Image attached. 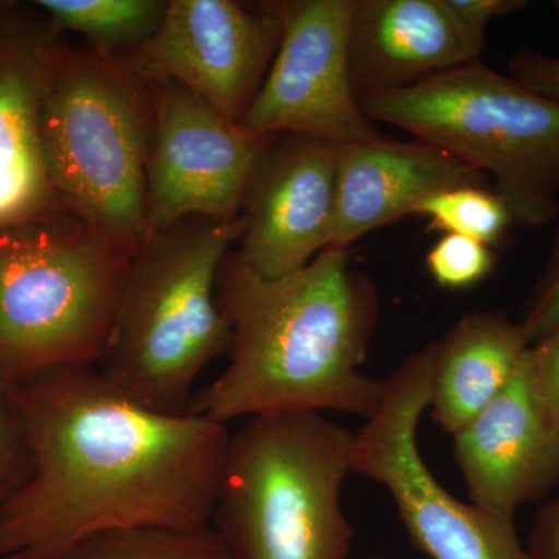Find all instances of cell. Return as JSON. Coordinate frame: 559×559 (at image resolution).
<instances>
[{"instance_id":"25","label":"cell","mask_w":559,"mask_h":559,"mask_svg":"<svg viewBox=\"0 0 559 559\" xmlns=\"http://www.w3.org/2000/svg\"><path fill=\"white\" fill-rule=\"evenodd\" d=\"M532 364L551 423L559 432V325L532 345Z\"/></svg>"},{"instance_id":"4","label":"cell","mask_w":559,"mask_h":559,"mask_svg":"<svg viewBox=\"0 0 559 559\" xmlns=\"http://www.w3.org/2000/svg\"><path fill=\"white\" fill-rule=\"evenodd\" d=\"M139 249L73 216L0 230V382L98 367Z\"/></svg>"},{"instance_id":"13","label":"cell","mask_w":559,"mask_h":559,"mask_svg":"<svg viewBox=\"0 0 559 559\" xmlns=\"http://www.w3.org/2000/svg\"><path fill=\"white\" fill-rule=\"evenodd\" d=\"M64 44L35 2L0 0V230L73 216L53 189L40 135Z\"/></svg>"},{"instance_id":"2","label":"cell","mask_w":559,"mask_h":559,"mask_svg":"<svg viewBox=\"0 0 559 559\" xmlns=\"http://www.w3.org/2000/svg\"><path fill=\"white\" fill-rule=\"evenodd\" d=\"M218 300L229 320V366L191 400L215 421L263 415L344 412L370 418L385 380L360 373L374 326L378 294L353 270L348 250L325 249L299 271L261 277L227 253Z\"/></svg>"},{"instance_id":"29","label":"cell","mask_w":559,"mask_h":559,"mask_svg":"<svg viewBox=\"0 0 559 559\" xmlns=\"http://www.w3.org/2000/svg\"><path fill=\"white\" fill-rule=\"evenodd\" d=\"M364 559H381V558H364Z\"/></svg>"},{"instance_id":"22","label":"cell","mask_w":559,"mask_h":559,"mask_svg":"<svg viewBox=\"0 0 559 559\" xmlns=\"http://www.w3.org/2000/svg\"><path fill=\"white\" fill-rule=\"evenodd\" d=\"M31 469L27 443L11 385L0 382V509Z\"/></svg>"},{"instance_id":"14","label":"cell","mask_w":559,"mask_h":559,"mask_svg":"<svg viewBox=\"0 0 559 559\" xmlns=\"http://www.w3.org/2000/svg\"><path fill=\"white\" fill-rule=\"evenodd\" d=\"M454 454L471 503L514 524L524 503L559 481V432L536 381L532 348L507 388L454 433Z\"/></svg>"},{"instance_id":"21","label":"cell","mask_w":559,"mask_h":559,"mask_svg":"<svg viewBox=\"0 0 559 559\" xmlns=\"http://www.w3.org/2000/svg\"><path fill=\"white\" fill-rule=\"evenodd\" d=\"M426 270L443 289L462 290L479 285L496 266L492 249L462 235H443L426 255Z\"/></svg>"},{"instance_id":"8","label":"cell","mask_w":559,"mask_h":559,"mask_svg":"<svg viewBox=\"0 0 559 559\" xmlns=\"http://www.w3.org/2000/svg\"><path fill=\"white\" fill-rule=\"evenodd\" d=\"M436 342L385 380L384 399L355 433L352 473L389 489L407 535L430 559H532L514 524L454 498L419 454L418 425L429 407Z\"/></svg>"},{"instance_id":"23","label":"cell","mask_w":559,"mask_h":559,"mask_svg":"<svg viewBox=\"0 0 559 559\" xmlns=\"http://www.w3.org/2000/svg\"><path fill=\"white\" fill-rule=\"evenodd\" d=\"M520 323L532 345L559 325V234L546 266L525 300Z\"/></svg>"},{"instance_id":"18","label":"cell","mask_w":559,"mask_h":559,"mask_svg":"<svg viewBox=\"0 0 559 559\" xmlns=\"http://www.w3.org/2000/svg\"><path fill=\"white\" fill-rule=\"evenodd\" d=\"M61 35L76 33L90 49L121 57L153 36L164 17L162 0H38Z\"/></svg>"},{"instance_id":"19","label":"cell","mask_w":559,"mask_h":559,"mask_svg":"<svg viewBox=\"0 0 559 559\" xmlns=\"http://www.w3.org/2000/svg\"><path fill=\"white\" fill-rule=\"evenodd\" d=\"M61 559H235L212 527L138 528L86 540Z\"/></svg>"},{"instance_id":"11","label":"cell","mask_w":559,"mask_h":559,"mask_svg":"<svg viewBox=\"0 0 559 559\" xmlns=\"http://www.w3.org/2000/svg\"><path fill=\"white\" fill-rule=\"evenodd\" d=\"M355 0L278 2L277 53L240 120L253 134H299L334 145L381 135L360 109L348 72V27Z\"/></svg>"},{"instance_id":"24","label":"cell","mask_w":559,"mask_h":559,"mask_svg":"<svg viewBox=\"0 0 559 559\" xmlns=\"http://www.w3.org/2000/svg\"><path fill=\"white\" fill-rule=\"evenodd\" d=\"M509 70L524 86L559 102V57L522 47L511 57Z\"/></svg>"},{"instance_id":"1","label":"cell","mask_w":559,"mask_h":559,"mask_svg":"<svg viewBox=\"0 0 559 559\" xmlns=\"http://www.w3.org/2000/svg\"><path fill=\"white\" fill-rule=\"evenodd\" d=\"M31 469L0 509V559H61L97 536L212 527L230 430L140 406L97 367L11 385Z\"/></svg>"},{"instance_id":"5","label":"cell","mask_w":559,"mask_h":559,"mask_svg":"<svg viewBox=\"0 0 559 559\" xmlns=\"http://www.w3.org/2000/svg\"><path fill=\"white\" fill-rule=\"evenodd\" d=\"M355 433L307 414L263 415L230 432L212 528L235 559H345L341 489Z\"/></svg>"},{"instance_id":"6","label":"cell","mask_w":559,"mask_h":559,"mask_svg":"<svg viewBox=\"0 0 559 559\" xmlns=\"http://www.w3.org/2000/svg\"><path fill=\"white\" fill-rule=\"evenodd\" d=\"M358 100L370 121L411 132L495 180L514 224L536 229L557 218L558 100L480 61Z\"/></svg>"},{"instance_id":"10","label":"cell","mask_w":559,"mask_h":559,"mask_svg":"<svg viewBox=\"0 0 559 559\" xmlns=\"http://www.w3.org/2000/svg\"><path fill=\"white\" fill-rule=\"evenodd\" d=\"M282 36L278 2L170 0L153 36L119 58L145 83L179 84L240 123Z\"/></svg>"},{"instance_id":"26","label":"cell","mask_w":559,"mask_h":559,"mask_svg":"<svg viewBox=\"0 0 559 559\" xmlns=\"http://www.w3.org/2000/svg\"><path fill=\"white\" fill-rule=\"evenodd\" d=\"M447 2L455 16L471 32L485 38H487L489 22L525 10L530 5L527 0H447Z\"/></svg>"},{"instance_id":"28","label":"cell","mask_w":559,"mask_h":559,"mask_svg":"<svg viewBox=\"0 0 559 559\" xmlns=\"http://www.w3.org/2000/svg\"><path fill=\"white\" fill-rule=\"evenodd\" d=\"M554 11H555V16H557V20L559 22V0H557V2H554Z\"/></svg>"},{"instance_id":"9","label":"cell","mask_w":559,"mask_h":559,"mask_svg":"<svg viewBox=\"0 0 559 559\" xmlns=\"http://www.w3.org/2000/svg\"><path fill=\"white\" fill-rule=\"evenodd\" d=\"M146 84L153 103L146 237L194 216L234 223L272 134L245 130L179 84Z\"/></svg>"},{"instance_id":"15","label":"cell","mask_w":559,"mask_h":559,"mask_svg":"<svg viewBox=\"0 0 559 559\" xmlns=\"http://www.w3.org/2000/svg\"><path fill=\"white\" fill-rule=\"evenodd\" d=\"M485 39L455 16L447 0H355L349 80L358 97L404 90L479 61Z\"/></svg>"},{"instance_id":"16","label":"cell","mask_w":559,"mask_h":559,"mask_svg":"<svg viewBox=\"0 0 559 559\" xmlns=\"http://www.w3.org/2000/svg\"><path fill=\"white\" fill-rule=\"evenodd\" d=\"M487 176L447 151L414 140L337 146L336 219L329 249L412 215L419 202L457 187H487Z\"/></svg>"},{"instance_id":"12","label":"cell","mask_w":559,"mask_h":559,"mask_svg":"<svg viewBox=\"0 0 559 559\" xmlns=\"http://www.w3.org/2000/svg\"><path fill=\"white\" fill-rule=\"evenodd\" d=\"M337 146L272 134L242 198L240 259L261 277L299 271L330 248L337 201Z\"/></svg>"},{"instance_id":"17","label":"cell","mask_w":559,"mask_h":559,"mask_svg":"<svg viewBox=\"0 0 559 559\" xmlns=\"http://www.w3.org/2000/svg\"><path fill=\"white\" fill-rule=\"evenodd\" d=\"M530 348L521 323L503 312L463 316L436 342L429 399L433 421L457 433L507 388Z\"/></svg>"},{"instance_id":"20","label":"cell","mask_w":559,"mask_h":559,"mask_svg":"<svg viewBox=\"0 0 559 559\" xmlns=\"http://www.w3.org/2000/svg\"><path fill=\"white\" fill-rule=\"evenodd\" d=\"M412 215L428 219L430 230L462 235L491 248L502 240L513 216L506 201L487 187H457L419 202Z\"/></svg>"},{"instance_id":"27","label":"cell","mask_w":559,"mask_h":559,"mask_svg":"<svg viewBox=\"0 0 559 559\" xmlns=\"http://www.w3.org/2000/svg\"><path fill=\"white\" fill-rule=\"evenodd\" d=\"M527 550L532 559H559V498L536 511Z\"/></svg>"},{"instance_id":"7","label":"cell","mask_w":559,"mask_h":559,"mask_svg":"<svg viewBox=\"0 0 559 559\" xmlns=\"http://www.w3.org/2000/svg\"><path fill=\"white\" fill-rule=\"evenodd\" d=\"M47 170L70 215L146 238V167L153 138L148 84L119 57L66 40L43 109Z\"/></svg>"},{"instance_id":"3","label":"cell","mask_w":559,"mask_h":559,"mask_svg":"<svg viewBox=\"0 0 559 559\" xmlns=\"http://www.w3.org/2000/svg\"><path fill=\"white\" fill-rule=\"evenodd\" d=\"M241 230L240 218L194 216L145 238L97 367L112 388L151 411H190L198 377L229 348L218 275Z\"/></svg>"}]
</instances>
